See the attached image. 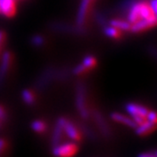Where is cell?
<instances>
[{
    "instance_id": "1f68e13d",
    "label": "cell",
    "mask_w": 157,
    "mask_h": 157,
    "mask_svg": "<svg viewBox=\"0 0 157 157\" xmlns=\"http://www.w3.org/2000/svg\"><path fill=\"white\" fill-rule=\"evenodd\" d=\"M6 140H4V139H2V138H0V154L3 152V150L5 149V147H6Z\"/></svg>"
},
{
    "instance_id": "2e32d148",
    "label": "cell",
    "mask_w": 157,
    "mask_h": 157,
    "mask_svg": "<svg viewBox=\"0 0 157 157\" xmlns=\"http://www.w3.org/2000/svg\"><path fill=\"white\" fill-rule=\"evenodd\" d=\"M109 25L114 27V28L118 29V30H121V31H129L130 27H131V24L124 20H121V19H111L109 21Z\"/></svg>"
},
{
    "instance_id": "7402d4cb",
    "label": "cell",
    "mask_w": 157,
    "mask_h": 157,
    "mask_svg": "<svg viewBox=\"0 0 157 157\" xmlns=\"http://www.w3.org/2000/svg\"><path fill=\"white\" fill-rule=\"evenodd\" d=\"M136 2V0H122L119 6H118V9L120 11H123V12H126V11H128V10L131 8V6H133Z\"/></svg>"
},
{
    "instance_id": "44dd1931",
    "label": "cell",
    "mask_w": 157,
    "mask_h": 157,
    "mask_svg": "<svg viewBox=\"0 0 157 157\" xmlns=\"http://www.w3.org/2000/svg\"><path fill=\"white\" fill-rule=\"evenodd\" d=\"M22 99L23 101H25V104H27L29 106H32L33 105L34 102H35V98L34 95L33 94V93L30 91V90H24L22 92Z\"/></svg>"
},
{
    "instance_id": "484cf974",
    "label": "cell",
    "mask_w": 157,
    "mask_h": 157,
    "mask_svg": "<svg viewBox=\"0 0 157 157\" xmlns=\"http://www.w3.org/2000/svg\"><path fill=\"white\" fill-rule=\"evenodd\" d=\"M32 43L34 46H41L44 45L45 43V39L41 36V35H34L32 38Z\"/></svg>"
},
{
    "instance_id": "4316f807",
    "label": "cell",
    "mask_w": 157,
    "mask_h": 157,
    "mask_svg": "<svg viewBox=\"0 0 157 157\" xmlns=\"http://www.w3.org/2000/svg\"><path fill=\"white\" fill-rule=\"evenodd\" d=\"M87 70L86 69L84 66L82 65V64H79L78 65L77 67H75V68L73 69V74H75V75H80V74H82V73H86Z\"/></svg>"
},
{
    "instance_id": "4fadbf2b",
    "label": "cell",
    "mask_w": 157,
    "mask_h": 157,
    "mask_svg": "<svg viewBox=\"0 0 157 157\" xmlns=\"http://www.w3.org/2000/svg\"><path fill=\"white\" fill-rule=\"evenodd\" d=\"M135 134L140 136L148 135L155 129V123L150 122L148 121H145L141 124H139L135 127Z\"/></svg>"
},
{
    "instance_id": "277c9868",
    "label": "cell",
    "mask_w": 157,
    "mask_h": 157,
    "mask_svg": "<svg viewBox=\"0 0 157 157\" xmlns=\"http://www.w3.org/2000/svg\"><path fill=\"white\" fill-rule=\"evenodd\" d=\"M50 28L52 31L58 33H74L78 35H83L86 33V29L83 26L79 25H71L69 24L63 22H52L49 25Z\"/></svg>"
},
{
    "instance_id": "ac0fdd59",
    "label": "cell",
    "mask_w": 157,
    "mask_h": 157,
    "mask_svg": "<svg viewBox=\"0 0 157 157\" xmlns=\"http://www.w3.org/2000/svg\"><path fill=\"white\" fill-rule=\"evenodd\" d=\"M32 129L33 130L34 132L38 133V134H41V133H44L45 130H46V124L43 121H40V120H35L33 121V123L31 125Z\"/></svg>"
},
{
    "instance_id": "d4e9b609",
    "label": "cell",
    "mask_w": 157,
    "mask_h": 157,
    "mask_svg": "<svg viewBox=\"0 0 157 157\" xmlns=\"http://www.w3.org/2000/svg\"><path fill=\"white\" fill-rule=\"evenodd\" d=\"M69 71L67 69H57L56 72V78L55 79H59V80H65L69 77Z\"/></svg>"
},
{
    "instance_id": "52a82bcc",
    "label": "cell",
    "mask_w": 157,
    "mask_h": 157,
    "mask_svg": "<svg viewBox=\"0 0 157 157\" xmlns=\"http://www.w3.org/2000/svg\"><path fill=\"white\" fill-rule=\"evenodd\" d=\"M155 24H156V15H152L151 17H147V18H141L140 20H138L134 24H132L130 27V31L135 33H140L144 30L155 26Z\"/></svg>"
},
{
    "instance_id": "603a6c76",
    "label": "cell",
    "mask_w": 157,
    "mask_h": 157,
    "mask_svg": "<svg viewBox=\"0 0 157 157\" xmlns=\"http://www.w3.org/2000/svg\"><path fill=\"white\" fill-rule=\"evenodd\" d=\"M94 17H95L96 22L98 23L101 26L104 27L107 25V19L106 16L100 11H94Z\"/></svg>"
},
{
    "instance_id": "ba28073f",
    "label": "cell",
    "mask_w": 157,
    "mask_h": 157,
    "mask_svg": "<svg viewBox=\"0 0 157 157\" xmlns=\"http://www.w3.org/2000/svg\"><path fill=\"white\" fill-rule=\"evenodd\" d=\"M126 111L128 113V114L131 117H135V116H142V117L146 118L147 114L148 113L147 108L139 104H135L133 102H129L128 104H126L125 106Z\"/></svg>"
},
{
    "instance_id": "ffe728a7",
    "label": "cell",
    "mask_w": 157,
    "mask_h": 157,
    "mask_svg": "<svg viewBox=\"0 0 157 157\" xmlns=\"http://www.w3.org/2000/svg\"><path fill=\"white\" fill-rule=\"evenodd\" d=\"M103 32L106 36L109 37V38H113V39H118L121 36V33L118 29L113 27L111 25H106L104 26Z\"/></svg>"
},
{
    "instance_id": "8fae6325",
    "label": "cell",
    "mask_w": 157,
    "mask_h": 157,
    "mask_svg": "<svg viewBox=\"0 0 157 157\" xmlns=\"http://www.w3.org/2000/svg\"><path fill=\"white\" fill-rule=\"evenodd\" d=\"M110 118L115 122L123 124L125 126L129 127V128H135V127L137 126L132 118L128 117V116L124 115L122 113H112L110 114Z\"/></svg>"
},
{
    "instance_id": "9a60e30c",
    "label": "cell",
    "mask_w": 157,
    "mask_h": 157,
    "mask_svg": "<svg viewBox=\"0 0 157 157\" xmlns=\"http://www.w3.org/2000/svg\"><path fill=\"white\" fill-rule=\"evenodd\" d=\"M62 135H63V129H62L61 125L57 121L56 124L54 126V128H53V131H52V138H51L52 146L54 147L60 143Z\"/></svg>"
},
{
    "instance_id": "9c48e42d",
    "label": "cell",
    "mask_w": 157,
    "mask_h": 157,
    "mask_svg": "<svg viewBox=\"0 0 157 157\" xmlns=\"http://www.w3.org/2000/svg\"><path fill=\"white\" fill-rule=\"evenodd\" d=\"M11 59V55L10 52H5L2 56L1 63H0V86L3 84L4 79L6 76V73L10 68Z\"/></svg>"
},
{
    "instance_id": "e0dca14e",
    "label": "cell",
    "mask_w": 157,
    "mask_h": 157,
    "mask_svg": "<svg viewBox=\"0 0 157 157\" xmlns=\"http://www.w3.org/2000/svg\"><path fill=\"white\" fill-rule=\"evenodd\" d=\"M152 15H154V14H153L149 6L147 3H145V2L141 1L140 6V11H139L140 18H147V17H151Z\"/></svg>"
},
{
    "instance_id": "cb8c5ba5",
    "label": "cell",
    "mask_w": 157,
    "mask_h": 157,
    "mask_svg": "<svg viewBox=\"0 0 157 157\" xmlns=\"http://www.w3.org/2000/svg\"><path fill=\"white\" fill-rule=\"evenodd\" d=\"M96 64V59L93 56H88L85 57L84 59H83V61H82V65L84 66L85 67L86 70H88V69H91V68H93L94 66H95Z\"/></svg>"
},
{
    "instance_id": "83f0119b",
    "label": "cell",
    "mask_w": 157,
    "mask_h": 157,
    "mask_svg": "<svg viewBox=\"0 0 157 157\" xmlns=\"http://www.w3.org/2000/svg\"><path fill=\"white\" fill-rule=\"evenodd\" d=\"M146 120L150 121V122H153V123L156 124V113L154 111H148L147 114L146 116Z\"/></svg>"
},
{
    "instance_id": "8992f818",
    "label": "cell",
    "mask_w": 157,
    "mask_h": 157,
    "mask_svg": "<svg viewBox=\"0 0 157 157\" xmlns=\"http://www.w3.org/2000/svg\"><path fill=\"white\" fill-rule=\"evenodd\" d=\"M93 117L95 121L96 126L99 128L100 132L103 135L104 137H110L111 136V129L109 125L107 124L106 119L104 118L103 114L99 110H94L93 111Z\"/></svg>"
},
{
    "instance_id": "7c38bea8",
    "label": "cell",
    "mask_w": 157,
    "mask_h": 157,
    "mask_svg": "<svg viewBox=\"0 0 157 157\" xmlns=\"http://www.w3.org/2000/svg\"><path fill=\"white\" fill-rule=\"evenodd\" d=\"M91 1L92 0H82L81 1L79 8H78V14H77V20H76L77 21V25H79V26L84 25L86 12H87Z\"/></svg>"
},
{
    "instance_id": "4dcf8cb0",
    "label": "cell",
    "mask_w": 157,
    "mask_h": 157,
    "mask_svg": "<svg viewBox=\"0 0 157 157\" xmlns=\"http://www.w3.org/2000/svg\"><path fill=\"white\" fill-rule=\"evenodd\" d=\"M6 119V113L5 109L0 106V121H5Z\"/></svg>"
},
{
    "instance_id": "3957f363",
    "label": "cell",
    "mask_w": 157,
    "mask_h": 157,
    "mask_svg": "<svg viewBox=\"0 0 157 157\" xmlns=\"http://www.w3.org/2000/svg\"><path fill=\"white\" fill-rule=\"evenodd\" d=\"M56 68L50 67L45 68V70L41 73V74L37 78L35 82V87L36 89L44 90L52 81V79H55L56 78Z\"/></svg>"
},
{
    "instance_id": "d6a6232c",
    "label": "cell",
    "mask_w": 157,
    "mask_h": 157,
    "mask_svg": "<svg viewBox=\"0 0 157 157\" xmlns=\"http://www.w3.org/2000/svg\"><path fill=\"white\" fill-rule=\"evenodd\" d=\"M4 39H5V34H4V33L2 31H0V49L2 47V43L4 41Z\"/></svg>"
},
{
    "instance_id": "d6986e66",
    "label": "cell",
    "mask_w": 157,
    "mask_h": 157,
    "mask_svg": "<svg viewBox=\"0 0 157 157\" xmlns=\"http://www.w3.org/2000/svg\"><path fill=\"white\" fill-rule=\"evenodd\" d=\"M80 128H81V130H82L83 134L86 137H88V139L92 140H97V135H96L95 132L89 126H87L86 124L85 123H81L80 124Z\"/></svg>"
},
{
    "instance_id": "5b68a950",
    "label": "cell",
    "mask_w": 157,
    "mask_h": 157,
    "mask_svg": "<svg viewBox=\"0 0 157 157\" xmlns=\"http://www.w3.org/2000/svg\"><path fill=\"white\" fill-rule=\"evenodd\" d=\"M58 121L61 125L63 132H65L67 134L69 139H71L73 141L80 140L81 136H80L79 131L69 120L64 117H60L58 120Z\"/></svg>"
},
{
    "instance_id": "f1b7e54d",
    "label": "cell",
    "mask_w": 157,
    "mask_h": 157,
    "mask_svg": "<svg viewBox=\"0 0 157 157\" xmlns=\"http://www.w3.org/2000/svg\"><path fill=\"white\" fill-rule=\"evenodd\" d=\"M137 157H157L156 152H142L139 154Z\"/></svg>"
},
{
    "instance_id": "f546056e",
    "label": "cell",
    "mask_w": 157,
    "mask_h": 157,
    "mask_svg": "<svg viewBox=\"0 0 157 157\" xmlns=\"http://www.w3.org/2000/svg\"><path fill=\"white\" fill-rule=\"evenodd\" d=\"M148 6L151 9L152 12L154 15H156V6H157V0H150Z\"/></svg>"
},
{
    "instance_id": "5bb4252c",
    "label": "cell",
    "mask_w": 157,
    "mask_h": 157,
    "mask_svg": "<svg viewBox=\"0 0 157 157\" xmlns=\"http://www.w3.org/2000/svg\"><path fill=\"white\" fill-rule=\"evenodd\" d=\"M140 3H141L140 0H136V2L131 6V8L128 11V17H127L128 22L130 23L131 25L140 19L139 11H140Z\"/></svg>"
},
{
    "instance_id": "7a4b0ae2",
    "label": "cell",
    "mask_w": 157,
    "mask_h": 157,
    "mask_svg": "<svg viewBox=\"0 0 157 157\" xmlns=\"http://www.w3.org/2000/svg\"><path fill=\"white\" fill-rule=\"evenodd\" d=\"M52 147V154L56 157H73L78 150V145L74 141L59 143Z\"/></svg>"
},
{
    "instance_id": "6da1fadb",
    "label": "cell",
    "mask_w": 157,
    "mask_h": 157,
    "mask_svg": "<svg viewBox=\"0 0 157 157\" xmlns=\"http://www.w3.org/2000/svg\"><path fill=\"white\" fill-rule=\"evenodd\" d=\"M86 86L82 82H78L76 88V107L79 113V116L83 120H86L89 117V112L86 102Z\"/></svg>"
},
{
    "instance_id": "30bf717a",
    "label": "cell",
    "mask_w": 157,
    "mask_h": 157,
    "mask_svg": "<svg viewBox=\"0 0 157 157\" xmlns=\"http://www.w3.org/2000/svg\"><path fill=\"white\" fill-rule=\"evenodd\" d=\"M16 11L15 0H0V13L6 17H11Z\"/></svg>"
}]
</instances>
